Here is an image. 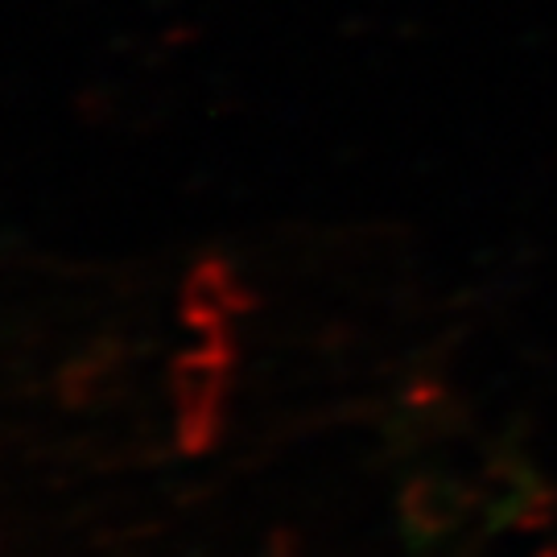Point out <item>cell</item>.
<instances>
[]
</instances>
